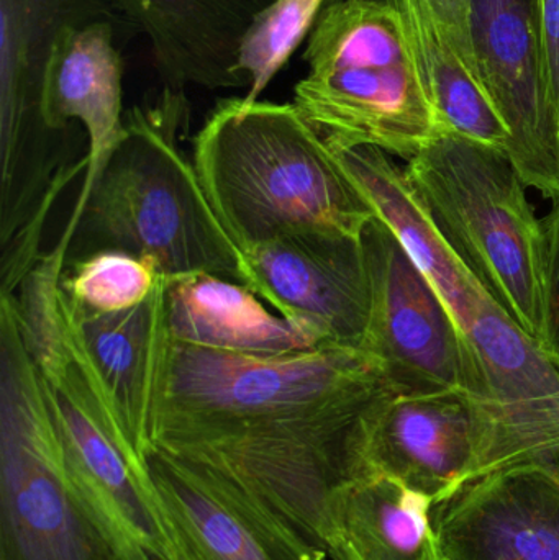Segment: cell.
<instances>
[{"label": "cell", "instance_id": "6da1fadb", "mask_svg": "<svg viewBox=\"0 0 559 560\" xmlns=\"http://www.w3.org/2000/svg\"><path fill=\"white\" fill-rule=\"evenodd\" d=\"M394 395L366 349L263 355L176 338L160 276L131 446L138 459L184 460L252 490L334 559L335 495L368 474L371 430Z\"/></svg>", "mask_w": 559, "mask_h": 560}, {"label": "cell", "instance_id": "7a4b0ae2", "mask_svg": "<svg viewBox=\"0 0 559 560\" xmlns=\"http://www.w3.org/2000/svg\"><path fill=\"white\" fill-rule=\"evenodd\" d=\"M183 91L166 85L154 102L125 114L120 143L72 210L78 226L68 261L120 252L147 259L163 278L209 275L245 285V253L179 147L189 124Z\"/></svg>", "mask_w": 559, "mask_h": 560}, {"label": "cell", "instance_id": "3957f363", "mask_svg": "<svg viewBox=\"0 0 559 560\" xmlns=\"http://www.w3.org/2000/svg\"><path fill=\"white\" fill-rule=\"evenodd\" d=\"M193 161L243 253L299 233L363 238L376 219L338 154L294 104L219 102L194 140Z\"/></svg>", "mask_w": 559, "mask_h": 560}, {"label": "cell", "instance_id": "277c9868", "mask_svg": "<svg viewBox=\"0 0 559 560\" xmlns=\"http://www.w3.org/2000/svg\"><path fill=\"white\" fill-rule=\"evenodd\" d=\"M304 61L292 104L335 153L370 147L409 161L449 135L386 0L327 2Z\"/></svg>", "mask_w": 559, "mask_h": 560}, {"label": "cell", "instance_id": "5b68a950", "mask_svg": "<svg viewBox=\"0 0 559 560\" xmlns=\"http://www.w3.org/2000/svg\"><path fill=\"white\" fill-rule=\"evenodd\" d=\"M404 171L450 248L540 345L544 222L509 154L449 133L423 148Z\"/></svg>", "mask_w": 559, "mask_h": 560}, {"label": "cell", "instance_id": "8992f818", "mask_svg": "<svg viewBox=\"0 0 559 560\" xmlns=\"http://www.w3.org/2000/svg\"><path fill=\"white\" fill-rule=\"evenodd\" d=\"M0 560H121L69 486L12 296L0 299Z\"/></svg>", "mask_w": 559, "mask_h": 560}, {"label": "cell", "instance_id": "52a82bcc", "mask_svg": "<svg viewBox=\"0 0 559 560\" xmlns=\"http://www.w3.org/2000/svg\"><path fill=\"white\" fill-rule=\"evenodd\" d=\"M112 20L127 25L115 0H0V243L42 235L62 190L88 170L69 161L72 131L49 127L43 108L46 69L59 35Z\"/></svg>", "mask_w": 559, "mask_h": 560}, {"label": "cell", "instance_id": "ba28073f", "mask_svg": "<svg viewBox=\"0 0 559 560\" xmlns=\"http://www.w3.org/2000/svg\"><path fill=\"white\" fill-rule=\"evenodd\" d=\"M371 283L364 349L383 365L397 395L459 390L486 397L481 371L442 296L380 219L363 233Z\"/></svg>", "mask_w": 559, "mask_h": 560}, {"label": "cell", "instance_id": "9c48e42d", "mask_svg": "<svg viewBox=\"0 0 559 560\" xmlns=\"http://www.w3.org/2000/svg\"><path fill=\"white\" fill-rule=\"evenodd\" d=\"M173 560H334L252 490L184 460L141 457Z\"/></svg>", "mask_w": 559, "mask_h": 560}, {"label": "cell", "instance_id": "30bf717a", "mask_svg": "<svg viewBox=\"0 0 559 560\" xmlns=\"http://www.w3.org/2000/svg\"><path fill=\"white\" fill-rule=\"evenodd\" d=\"M478 78L509 131L505 153L525 186L559 200V124L535 0H473Z\"/></svg>", "mask_w": 559, "mask_h": 560}, {"label": "cell", "instance_id": "8fae6325", "mask_svg": "<svg viewBox=\"0 0 559 560\" xmlns=\"http://www.w3.org/2000/svg\"><path fill=\"white\" fill-rule=\"evenodd\" d=\"M245 285L321 345L364 349L371 283L363 238L282 236L245 252Z\"/></svg>", "mask_w": 559, "mask_h": 560}, {"label": "cell", "instance_id": "7c38bea8", "mask_svg": "<svg viewBox=\"0 0 559 560\" xmlns=\"http://www.w3.org/2000/svg\"><path fill=\"white\" fill-rule=\"evenodd\" d=\"M486 397L482 476L540 457H559V369L504 308L486 296L468 332Z\"/></svg>", "mask_w": 559, "mask_h": 560}, {"label": "cell", "instance_id": "4fadbf2b", "mask_svg": "<svg viewBox=\"0 0 559 560\" xmlns=\"http://www.w3.org/2000/svg\"><path fill=\"white\" fill-rule=\"evenodd\" d=\"M443 560H559V457L486 474L433 506Z\"/></svg>", "mask_w": 559, "mask_h": 560}, {"label": "cell", "instance_id": "5bb4252c", "mask_svg": "<svg viewBox=\"0 0 559 560\" xmlns=\"http://www.w3.org/2000/svg\"><path fill=\"white\" fill-rule=\"evenodd\" d=\"M485 447V420L471 395H394L371 430L366 472L391 477L435 506L482 476Z\"/></svg>", "mask_w": 559, "mask_h": 560}, {"label": "cell", "instance_id": "9a60e30c", "mask_svg": "<svg viewBox=\"0 0 559 560\" xmlns=\"http://www.w3.org/2000/svg\"><path fill=\"white\" fill-rule=\"evenodd\" d=\"M275 0H115L127 25L150 42L166 85L248 89L238 69L243 38Z\"/></svg>", "mask_w": 559, "mask_h": 560}, {"label": "cell", "instance_id": "2e32d148", "mask_svg": "<svg viewBox=\"0 0 559 560\" xmlns=\"http://www.w3.org/2000/svg\"><path fill=\"white\" fill-rule=\"evenodd\" d=\"M120 23L97 20L59 35L46 69L43 108L56 131L81 125L88 137V170L79 196L95 177L125 133L124 61L115 46Z\"/></svg>", "mask_w": 559, "mask_h": 560}, {"label": "cell", "instance_id": "e0dca14e", "mask_svg": "<svg viewBox=\"0 0 559 560\" xmlns=\"http://www.w3.org/2000/svg\"><path fill=\"white\" fill-rule=\"evenodd\" d=\"M337 154L377 219L393 232L442 296L468 341L469 329L489 293L450 248L419 194L410 186L406 171L377 148H354Z\"/></svg>", "mask_w": 559, "mask_h": 560}, {"label": "cell", "instance_id": "ac0fdd59", "mask_svg": "<svg viewBox=\"0 0 559 560\" xmlns=\"http://www.w3.org/2000/svg\"><path fill=\"white\" fill-rule=\"evenodd\" d=\"M248 287L209 275L164 278L170 331L203 348L279 355L322 348L317 339L272 315Z\"/></svg>", "mask_w": 559, "mask_h": 560}, {"label": "cell", "instance_id": "d6986e66", "mask_svg": "<svg viewBox=\"0 0 559 560\" xmlns=\"http://www.w3.org/2000/svg\"><path fill=\"white\" fill-rule=\"evenodd\" d=\"M334 528L335 560H443L433 503L381 474L338 490Z\"/></svg>", "mask_w": 559, "mask_h": 560}, {"label": "cell", "instance_id": "ffe728a7", "mask_svg": "<svg viewBox=\"0 0 559 560\" xmlns=\"http://www.w3.org/2000/svg\"><path fill=\"white\" fill-rule=\"evenodd\" d=\"M403 20L430 98L449 133L504 150L509 131L429 0H386Z\"/></svg>", "mask_w": 559, "mask_h": 560}, {"label": "cell", "instance_id": "44dd1931", "mask_svg": "<svg viewBox=\"0 0 559 560\" xmlns=\"http://www.w3.org/2000/svg\"><path fill=\"white\" fill-rule=\"evenodd\" d=\"M66 306L85 354L91 359L130 441L138 377L153 316V295L127 312H89L75 305L68 293Z\"/></svg>", "mask_w": 559, "mask_h": 560}, {"label": "cell", "instance_id": "7402d4cb", "mask_svg": "<svg viewBox=\"0 0 559 560\" xmlns=\"http://www.w3.org/2000/svg\"><path fill=\"white\" fill-rule=\"evenodd\" d=\"M328 0H275L253 22L238 52V69L248 82L243 97L259 101L269 82L307 38Z\"/></svg>", "mask_w": 559, "mask_h": 560}, {"label": "cell", "instance_id": "603a6c76", "mask_svg": "<svg viewBox=\"0 0 559 560\" xmlns=\"http://www.w3.org/2000/svg\"><path fill=\"white\" fill-rule=\"evenodd\" d=\"M62 289L75 305L95 313H118L140 306L153 295L160 272L147 259L120 252H101L68 265Z\"/></svg>", "mask_w": 559, "mask_h": 560}, {"label": "cell", "instance_id": "cb8c5ba5", "mask_svg": "<svg viewBox=\"0 0 559 560\" xmlns=\"http://www.w3.org/2000/svg\"><path fill=\"white\" fill-rule=\"evenodd\" d=\"M545 232L544 329L540 348L559 369V200L541 220Z\"/></svg>", "mask_w": 559, "mask_h": 560}, {"label": "cell", "instance_id": "d4e9b609", "mask_svg": "<svg viewBox=\"0 0 559 560\" xmlns=\"http://www.w3.org/2000/svg\"><path fill=\"white\" fill-rule=\"evenodd\" d=\"M429 2L442 22L446 35L450 36L473 74L478 78L471 38L473 0H429Z\"/></svg>", "mask_w": 559, "mask_h": 560}, {"label": "cell", "instance_id": "484cf974", "mask_svg": "<svg viewBox=\"0 0 559 560\" xmlns=\"http://www.w3.org/2000/svg\"><path fill=\"white\" fill-rule=\"evenodd\" d=\"M548 88L559 124V0H535Z\"/></svg>", "mask_w": 559, "mask_h": 560}]
</instances>
